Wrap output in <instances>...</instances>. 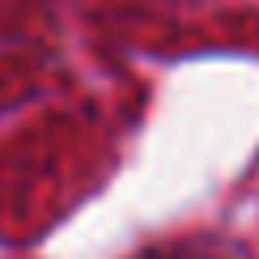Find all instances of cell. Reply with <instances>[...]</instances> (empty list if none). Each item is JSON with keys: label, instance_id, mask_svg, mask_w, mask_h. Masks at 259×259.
Returning <instances> with one entry per match:
<instances>
[{"label": "cell", "instance_id": "cell-1", "mask_svg": "<svg viewBox=\"0 0 259 259\" xmlns=\"http://www.w3.org/2000/svg\"><path fill=\"white\" fill-rule=\"evenodd\" d=\"M136 259H230V255L212 242H161V246L140 251Z\"/></svg>", "mask_w": 259, "mask_h": 259}]
</instances>
